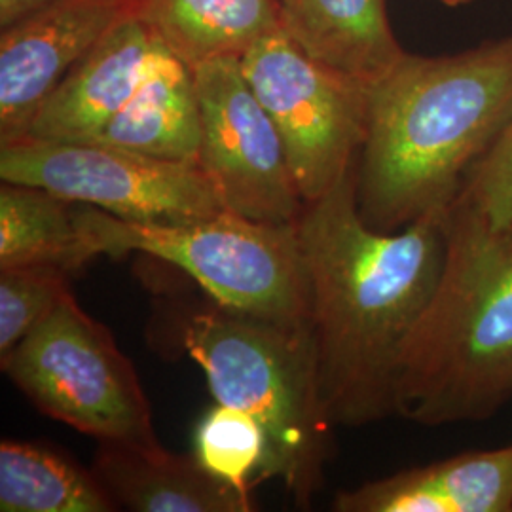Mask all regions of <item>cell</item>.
Here are the masks:
<instances>
[{"label":"cell","mask_w":512,"mask_h":512,"mask_svg":"<svg viewBox=\"0 0 512 512\" xmlns=\"http://www.w3.org/2000/svg\"><path fill=\"white\" fill-rule=\"evenodd\" d=\"M442 4H446V6H450V8H456V6H463V4H469V2H473V0H439Z\"/></svg>","instance_id":"obj_23"},{"label":"cell","mask_w":512,"mask_h":512,"mask_svg":"<svg viewBox=\"0 0 512 512\" xmlns=\"http://www.w3.org/2000/svg\"><path fill=\"white\" fill-rule=\"evenodd\" d=\"M194 456L209 475L253 501V486L264 480L268 467L270 442L251 414L217 403L196 431Z\"/></svg>","instance_id":"obj_19"},{"label":"cell","mask_w":512,"mask_h":512,"mask_svg":"<svg viewBox=\"0 0 512 512\" xmlns=\"http://www.w3.org/2000/svg\"><path fill=\"white\" fill-rule=\"evenodd\" d=\"M97 256L76 224L74 203L38 186L2 181L0 270L50 266L73 275Z\"/></svg>","instance_id":"obj_17"},{"label":"cell","mask_w":512,"mask_h":512,"mask_svg":"<svg viewBox=\"0 0 512 512\" xmlns=\"http://www.w3.org/2000/svg\"><path fill=\"white\" fill-rule=\"evenodd\" d=\"M336 512H512V444L463 452L334 495Z\"/></svg>","instance_id":"obj_12"},{"label":"cell","mask_w":512,"mask_h":512,"mask_svg":"<svg viewBox=\"0 0 512 512\" xmlns=\"http://www.w3.org/2000/svg\"><path fill=\"white\" fill-rule=\"evenodd\" d=\"M512 116V35L452 55H404L368 88L357 205L395 232L444 215Z\"/></svg>","instance_id":"obj_2"},{"label":"cell","mask_w":512,"mask_h":512,"mask_svg":"<svg viewBox=\"0 0 512 512\" xmlns=\"http://www.w3.org/2000/svg\"><path fill=\"white\" fill-rule=\"evenodd\" d=\"M239 63L283 139L302 200H319L359 162L368 88L313 61L281 29L255 42Z\"/></svg>","instance_id":"obj_7"},{"label":"cell","mask_w":512,"mask_h":512,"mask_svg":"<svg viewBox=\"0 0 512 512\" xmlns=\"http://www.w3.org/2000/svg\"><path fill=\"white\" fill-rule=\"evenodd\" d=\"M69 277L71 274L50 266L0 270V359L71 293Z\"/></svg>","instance_id":"obj_20"},{"label":"cell","mask_w":512,"mask_h":512,"mask_svg":"<svg viewBox=\"0 0 512 512\" xmlns=\"http://www.w3.org/2000/svg\"><path fill=\"white\" fill-rule=\"evenodd\" d=\"M152 293L150 344L196 361L217 403L260 421L270 442L264 480L279 478L308 509L323 484L334 429L321 406L310 321L232 310L202 289L190 293L160 279Z\"/></svg>","instance_id":"obj_3"},{"label":"cell","mask_w":512,"mask_h":512,"mask_svg":"<svg viewBox=\"0 0 512 512\" xmlns=\"http://www.w3.org/2000/svg\"><path fill=\"white\" fill-rule=\"evenodd\" d=\"M63 0H0V29H6L19 19L27 18L42 8Z\"/></svg>","instance_id":"obj_22"},{"label":"cell","mask_w":512,"mask_h":512,"mask_svg":"<svg viewBox=\"0 0 512 512\" xmlns=\"http://www.w3.org/2000/svg\"><path fill=\"white\" fill-rule=\"evenodd\" d=\"M93 473L128 511H255V501L209 475L196 456H173L162 446L99 442Z\"/></svg>","instance_id":"obj_15"},{"label":"cell","mask_w":512,"mask_h":512,"mask_svg":"<svg viewBox=\"0 0 512 512\" xmlns=\"http://www.w3.org/2000/svg\"><path fill=\"white\" fill-rule=\"evenodd\" d=\"M133 0H63L0 29V143L29 133L40 107Z\"/></svg>","instance_id":"obj_10"},{"label":"cell","mask_w":512,"mask_h":512,"mask_svg":"<svg viewBox=\"0 0 512 512\" xmlns=\"http://www.w3.org/2000/svg\"><path fill=\"white\" fill-rule=\"evenodd\" d=\"M118 503L92 471L54 448L2 440L0 444V511L112 512Z\"/></svg>","instance_id":"obj_18"},{"label":"cell","mask_w":512,"mask_h":512,"mask_svg":"<svg viewBox=\"0 0 512 512\" xmlns=\"http://www.w3.org/2000/svg\"><path fill=\"white\" fill-rule=\"evenodd\" d=\"M202 112L200 167L226 211L268 224H296L304 200L283 139L241 71L239 57L192 67Z\"/></svg>","instance_id":"obj_9"},{"label":"cell","mask_w":512,"mask_h":512,"mask_svg":"<svg viewBox=\"0 0 512 512\" xmlns=\"http://www.w3.org/2000/svg\"><path fill=\"white\" fill-rule=\"evenodd\" d=\"M78 228L97 255L147 256L183 272L232 310L285 323L310 321V287L296 224L220 211L186 222H135L74 203Z\"/></svg>","instance_id":"obj_5"},{"label":"cell","mask_w":512,"mask_h":512,"mask_svg":"<svg viewBox=\"0 0 512 512\" xmlns=\"http://www.w3.org/2000/svg\"><path fill=\"white\" fill-rule=\"evenodd\" d=\"M90 143L200 165L202 112L192 67L156 38L141 86Z\"/></svg>","instance_id":"obj_14"},{"label":"cell","mask_w":512,"mask_h":512,"mask_svg":"<svg viewBox=\"0 0 512 512\" xmlns=\"http://www.w3.org/2000/svg\"><path fill=\"white\" fill-rule=\"evenodd\" d=\"M0 179L135 222H186L226 211L200 165L90 141L0 143Z\"/></svg>","instance_id":"obj_8"},{"label":"cell","mask_w":512,"mask_h":512,"mask_svg":"<svg viewBox=\"0 0 512 512\" xmlns=\"http://www.w3.org/2000/svg\"><path fill=\"white\" fill-rule=\"evenodd\" d=\"M0 365L19 391L54 420L99 442L162 446L131 361L73 293Z\"/></svg>","instance_id":"obj_6"},{"label":"cell","mask_w":512,"mask_h":512,"mask_svg":"<svg viewBox=\"0 0 512 512\" xmlns=\"http://www.w3.org/2000/svg\"><path fill=\"white\" fill-rule=\"evenodd\" d=\"M156 37L133 12L63 78L25 137L93 141L147 74Z\"/></svg>","instance_id":"obj_11"},{"label":"cell","mask_w":512,"mask_h":512,"mask_svg":"<svg viewBox=\"0 0 512 512\" xmlns=\"http://www.w3.org/2000/svg\"><path fill=\"white\" fill-rule=\"evenodd\" d=\"M133 14L190 67L241 57L279 31L277 0H133Z\"/></svg>","instance_id":"obj_16"},{"label":"cell","mask_w":512,"mask_h":512,"mask_svg":"<svg viewBox=\"0 0 512 512\" xmlns=\"http://www.w3.org/2000/svg\"><path fill=\"white\" fill-rule=\"evenodd\" d=\"M277 16L304 54L365 88L408 54L393 33L387 0H277Z\"/></svg>","instance_id":"obj_13"},{"label":"cell","mask_w":512,"mask_h":512,"mask_svg":"<svg viewBox=\"0 0 512 512\" xmlns=\"http://www.w3.org/2000/svg\"><path fill=\"white\" fill-rule=\"evenodd\" d=\"M461 196L475 203L497 230H512V116L469 175Z\"/></svg>","instance_id":"obj_21"},{"label":"cell","mask_w":512,"mask_h":512,"mask_svg":"<svg viewBox=\"0 0 512 512\" xmlns=\"http://www.w3.org/2000/svg\"><path fill=\"white\" fill-rule=\"evenodd\" d=\"M442 220V274L399 380V416L425 427L490 420L512 399V230L461 194Z\"/></svg>","instance_id":"obj_4"},{"label":"cell","mask_w":512,"mask_h":512,"mask_svg":"<svg viewBox=\"0 0 512 512\" xmlns=\"http://www.w3.org/2000/svg\"><path fill=\"white\" fill-rule=\"evenodd\" d=\"M444 215L401 230L368 226L357 205V165L296 220L310 287L319 397L334 427L399 416L406 344L437 291Z\"/></svg>","instance_id":"obj_1"}]
</instances>
